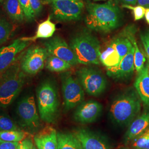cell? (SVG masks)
I'll use <instances>...</instances> for the list:
<instances>
[{"label": "cell", "mask_w": 149, "mask_h": 149, "mask_svg": "<svg viewBox=\"0 0 149 149\" xmlns=\"http://www.w3.org/2000/svg\"><path fill=\"white\" fill-rule=\"evenodd\" d=\"M86 9V25L90 30L109 33L117 29L122 24V13L113 0L102 4L88 3Z\"/></svg>", "instance_id": "cell-1"}, {"label": "cell", "mask_w": 149, "mask_h": 149, "mask_svg": "<svg viewBox=\"0 0 149 149\" xmlns=\"http://www.w3.org/2000/svg\"><path fill=\"white\" fill-rule=\"evenodd\" d=\"M141 109V99L136 90L124 91L117 96L111 105L109 114L112 120L119 125L130 124Z\"/></svg>", "instance_id": "cell-2"}, {"label": "cell", "mask_w": 149, "mask_h": 149, "mask_svg": "<svg viewBox=\"0 0 149 149\" xmlns=\"http://www.w3.org/2000/svg\"><path fill=\"white\" fill-rule=\"evenodd\" d=\"M22 56L18 57L15 62L0 75V107L10 106L20 93L24 85L26 74L22 70Z\"/></svg>", "instance_id": "cell-3"}, {"label": "cell", "mask_w": 149, "mask_h": 149, "mask_svg": "<svg viewBox=\"0 0 149 149\" xmlns=\"http://www.w3.org/2000/svg\"><path fill=\"white\" fill-rule=\"evenodd\" d=\"M69 45L79 64L90 65L100 63V44L88 30L84 29L75 34L70 40Z\"/></svg>", "instance_id": "cell-4"}, {"label": "cell", "mask_w": 149, "mask_h": 149, "mask_svg": "<svg viewBox=\"0 0 149 149\" xmlns=\"http://www.w3.org/2000/svg\"><path fill=\"white\" fill-rule=\"evenodd\" d=\"M38 112L44 122L54 123L58 115L59 96L56 87L50 80H46L39 86L37 93Z\"/></svg>", "instance_id": "cell-5"}, {"label": "cell", "mask_w": 149, "mask_h": 149, "mask_svg": "<svg viewBox=\"0 0 149 149\" xmlns=\"http://www.w3.org/2000/svg\"><path fill=\"white\" fill-rule=\"evenodd\" d=\"M77 76L84 90L91 96H100L106 89V78L98 70L84 67L77 71Z\"/></svg>", "instance_id": "cell-6"}, {"label": "cell", "mask_w": 149, "mask_h": 149, "mask_svg": "<svg viewBox=\"0 0 149 149\" xmlns=\"http://www.w3.org/2000/svg\"><path fill=\"white\" fill-rule=\"evenodd\" d=\"M52 15L59 22L79 21L81 18L84 4L82 0L52 1Z\"/></svg>", "instance_id": "cell-7"}, {"label": "cell", "mask_w": 149, "mask_h": 149, "mask_svg": "<svg viewBox=\"0 0 149 149\" xmlns=\"http://www.w3.org/2000/svg\"><path fill=\"white\" fill-rule=\"evenodd\" d=\"M16 111L22 127L31 132L37 129L40 119L33 95H27L21 98L17 104Z\"/></svg>", "instance_id": "cell-8"}, {"label": "cell", "mask_w": 149, "mask_h": 149, "mask_svg": "<svg viewBox=\"0 0 149 149\" xmlns=\"http://www.w3.org/2000/svg\"><path fill=\"white\" fill-rule=\"evenodd\" d=\"M62 91L64 107L66 111L77 107L82 103L85 98L84 90L77 79L69 74H65L62 78Z\"/></svg>", "instance_id": "cell-9"}, {"label": "cell", "mask_w": 149, "mask_h": 149, "mask_svg": "<svg viewBox=\"0 0 149 149\" xmlns=\"http://www.w3.org/2000/svg\"><path fill=\"white\" fill-rule=\"evenodd\" d=\"M49 55L45 48L36 46L29 48L22 57V70L26 74H37L44 68Z\"/></svg>", "instance_id": "cell-10"}, {"label": "cell", "mask_w": 149, "mask_h": 149, "mask_svg": "<svg viewBox=\"0 0 149 149\" xmlns=\"http://www.w3.org/2000/svg\"><path fill=\"white\" fill-rule=\"evenodd\" d=\"M44 46L49 55L62 59L71 66L79 64L74 52L62 38L55 36L50 38L44 43Z\"/></svg>", "instance_id": "cell-11"}, {"label": "cell", "mask_w": 149, "mask_h": 149, "mask_svg": "<svg viewBox=\"0 0 149 149\" xmlns=\"http://www.w3.org/2000/svg\"><path fill=\"white\" fill-rule=\"evenodd\" d=\"M31 42L17 39L10 45L0 48V75L3 74L18 58V55L21 53Z\"/></svg>", "instance_id": "cell-12"}, {"label": "cell", "mask_w": 149, "mask_h": 149, "mask_svg": "<svg viewBox=\"0 0 149 149\" xmlns=\"http://www.w3.org/2000/svg\"><path fill=\"white\" fill-rule=\"evenodd\" d=\"M103 107L95 101L83 102L79 105L74 112V119L81 123H91L100 116Z\"/></svg>", "instance_id": "cell-13"}, {"label": "cell", "mask_w": 149, "mask_h": 149, "mask_svg": "<svg viewBox=\"0 0 149 149\" xmlns=\"http://www.w3.org/2000/svg\"><path fill=\"white\" fill-rule=\"evenodd\" d=\"M73 134L84 149H112L106 139L85 129H77Z\"/></svg>", "instance_id": "cell-14"}, {"label": "cell", "mask_w": 149, "mask_h": 149, "mask_svg": "<svg viewBox=\"0 0 149 149\" xmlns=\"http://www.w3.org/2000/svg\"><path fill=\"white\" fill-rule=\"evenodd\" d=\"M134 69V49L133 47L118 66L107 68V74L116 80H125L132 75Z\"/></svg>", "instance_id": "cell-15"}, {"label": "cell", "mask_w": 149, "mask_h": 149, "mask_svg": "<svg viewBox=\"0 0 149 149\" xmlns=\"http://www.w3.org/2000/svg\"><path fill=\"white\" fill-rule=\"evenodd\" d=\"M58 133L54 128L47 126L34 136V142L38 149H58Z\"/></svg>", "instance_id": "cell-16"}, {"label": "cell", "mask_w": 149, "mask_h": 149, "mask_svg": "<svg viewBox=\"0 0 149 149\" xmlns=\"http://www.w3.org/2000/svg\"><path fill=\"white\" fill-rule=\"evenodd\" d=\"M134 87L141 101L145 106L149 107V76L148 72V64L139 72L134 83Z\"/></svg>", "instance_id": "cell-17"}, {"label": "cell", "mask_w": 149, "mask_h": 149, "mask_svg": "<svg viewBox=\"0 0 149 149\" xmlns=\"http://www.w3.org/2000/svg\"><path fill=\"white\" fill-rule=\"evenodd\" d=\"M149 128V111L134 119L125 134V140L132 141Z\"/></svg>", "instance_id": "cell-18"}, {"label": "cell", "mask_w": 149, "mask_h": 149, "mask_svg": "<svg viewBox=\"0 0 149 149\" xmlns=\"http://www.w3.org/2000/svg\"><path fill=\"white\" fill-rule=\"evenodd\" d=\"M55 30V24L51 21L50 17L49 16L48 18L45 21L43 22L38 25L35 36L31 37L21 38L23 40L30 42L35 41L38 39H47L52 37L53 36Z\"/></svg>", "instance_id": "cell-19"}, {"label": "cell", "mask_w": 149, "mask_h": 149, "mask_svg": "<svg viewBox=\"0 0 149 149\" xmlns=\"http://www.w3.org/2000/svg\"><path fill=\"white\" fill-rule=\"evenodd\" d=\"M133 28L129 27L124 31V33L127 37L132 43L133 47L134 49V65L135 69L137 72H139L144 68V63L145 61V58L143 54L142 53L139 49L136 41L134 37V32Z\"/></svg>", "instance_id": "cell-20"}, {"label": "cell", "mask_w": 149, "mask_h": 149, "mask_svg": "<svg viewBox=\"0 0 149 149\" xmlns=\"http://www.w3.org/2000/svg\"><path fill=\"white\" fill-rule=\"evenodd\" d=\"M4 8L13 21L21 22L25 18L19 0H4Z\"/></svg>", "instance_id": "cell-21"}, {"label": "cell", "mask_w": 149, "mask_h": 149, "mask_svg": "<svg viewBox=\"0 0 149 149\" xmlns=\"http://www.w3.org/2000/svg\"><path fill=\"white\" fill-rule=\"evenodd\" d=\"M100 61L107 68H109L118 66L120 62V59L116 49L110 44L101 53Z\"/></svg>", "instance_id": "cell-22"}, {"label": "cell", "mask_w": 149, "mask_h": 149, "mask_svg": "<svg viewBox=\"0 0 149 149\" xmlns=\"http://www.w3.org/2000/svg\"><path fill=\"white\" fill-rule=\"evenodd\" d=\"M58 149H84L79 140L72 133H58Z\"/></svg>", "instance_id": "cell-23"}, {"label": "cell", "mask_w": 149, "mask_h": 149, "mask_svg": "<svg viewBox=\"0 0 149 149\" xmlns=\"http://www.w3.org/2000/svg\"><path fill=\"white\" fill-rule=\"evenodd\" d=\"M111 44H112L117 51L118 53L120 56V61L133 48L132 43H131L130 40L125 33L124 34V36L114 39Z\"/></svg>", "instance_id": "cell-24"}, {"label": "cell", "mask_w": 149, "mask_h": 149, "mask_svg": "<svg viewBox=\"0 0 149 149\" xmlns=\"http://www.w3.org/2000/svg\"><path fill=\"white\" fill-rule=\"evenodd\" d=\"M45 67L47 69L53 72H63L69 69L71 65L62 59L49 55L45 62Z\"/></svg>", "instance_id": "cell-25"}, {"label": "cell", "mask_w": 149, "mask_h": 149, "mask_svg": "<svg viewBox=\"0 0 149 149\" xmlns=\"http://www.w3.org/2000/svg\"><path fill=\"white\" fill-rule=\"evenodd\" d=\"M27 135V132L21 130L0 131V139L7 142H20L26 138Z\"/></svg>", "instance_id": "cell-26"}, {"label": "cell", "mask_w": 149, "mask_h": 149, "mask_svg": "<svg viewBox=\"0 0 149 149\" xmlns=\"http://www.w3.org/2000/svg\"><path fill=\"white\" fill-rule=\"evenodd\" d=\"M134 149H149V128L132 140Z\"/></svg>", "instance_id": "cell-27"}, {"label": "cell", "mask_w": 149, "mask_h": 149, "mask_svg": "<svg viewBox=\"0 0 149 149\" xmlns=\"http://www.w3.org/2000/svg\"><path fill=\"white\" fill-rule=\"evenodd\" d=\"M20 130L11 118L4 112H0V131Z\"/></svg>", "instance_id": "cell-28"}, {"label": "cell", "mask_w": 149, "mask_h": 149, "mask_svg": "<svg viewBox=\"0 0 149 149\" xmlns=\"http://www.w3.org/2000/svg\"><path fill=\"white\" fill-rule=\"evenodd\" d=\"M12 26L6 19L0 18V44L6 42L11 34Z\"/></svg>", "instance_id": "cell-29"}, {"label": "cell", "mask_w": 149, "mask_h": 149, "mask_svg": "<svg viewBox=\"0 0 149 149\" xmlns=\"http://www.w3.org/2000/svg\"><path fill=\"white\" fill-rule=\"evenodd\" d=\"M19 2L24 12L25 19L29 21H33L35 17V15L32 10L30 0H19Z\"/></svg>", "instance_id": "cell-30"}, {"label": "cell", "mask_w": 149, "mask_h": 149, "mask_svg": "<svg viewBox=\"0 0 149 149\" xmlns=\"http://www.w3.org/2000/svg\"><path fill=\"white\" fill-rule=\"evenodd\" d=\"M122 6L124 8L130 9L132 11H133L135 21H139L142 19L145 16L146 8L145 7H144L142 6H132L128 5H123Z\"/></svg>", "instance_id": "cell-31"}, {"label": "cell", "mask_w": 149, "mask_h": 149, "mask_svg": "<svg viewBox=\"0 0 149 149\" xmlns=\"http://www.w3.org/2000/svg\"><path fill=\"white\" fill-rule=\"evenodd\" d=\"M140 38L145 52L149 59V28L140 33Z\"/></svg>", "instance_id": "cell-32"}, {"label": "cell", "mask_w": 149, "mask_h": 149, "mask_svg": "<svg viewBox=\"0 0 149 149\" xmlns=\"http://www.w3.org/2000/svg\"><path fill=\"white\" fill-rule=\"evenodd\" d=\"M16 149H36V148L32 139L26 138L19 142Z\"/></svg>", "instance_id": "cell-33"}, {"label": "cell", "mask_w": 149, "mask_h": 149, "mask_svg": "<svg viewBox=\"0 0 149 149\" xmlns=\"http://www.w3.org/2000/svg\"><path fill=\"white\" fill-rule=\"evenodd\" d=\"M31 6L35 16L39 15L42 10V4L40 0H30Z\"/></svg>", "instance_id": "cell-34"}, {"label": "cell", "mask_w": 149, "mask_h": 149, "mask_svg": "<svg viewBox=\"0 0 149 149\" xmlns=\"http://www.w3.org/2000/svg\"><path fill=\"white\" fill-rule=\"evenodd\" d=\"M19 142H7L0 139V149H16Z\"/></svg>", "instance_id": "cell-35"}, {"label": "cell", "mask_w": 149, "mask_h": 149, "mask_svg": "<svg viewBox=\"0 0 149 149\" xmlns=\"http://www.w3.org/2000/svg\"><path fill=\"white\" fill-rule=\"evenodd\" d=\"M123 3V5H135L137 3V0H118Z\"/></svg>", "instance_id": "cell-36"}, {"label": "cell", "mask_w": 149, "mask_h": 149, "mask_svg": "<svg viewBox=\"0 0 149 149\" xmlns=\"http://www.w3.org/2000/svg\"><path fill=\"white\" fill-rule=\"evenodd\" d=\"M137 3H138L139 5L149 8V0H137Z\"/></svg>", "instance_id": "cell-37"}, {"label": "cell", "mask_w": 149, "mask_h": 149, "mask_svg": "<svg viewBox=\"0 0 149 149\" xmlns=\"http://www.w3.org/2000/svg\"><path fill=\"white\" fill-rule=\"evenodd\" d=\"M145 17L147 23L149 24V8H146L145 13Z\"/></svg>", "instance_id": "cell-38"}, {"label": "cell", "mask_w": 149, "mask_h": 149, "mask_svg": "<svg viewBox=\"0 0 149 149\" xmlns=\"http://www.w3.org/2000/svg\"><path fill=\"white\" fill-rule=\"evenodd\" d=\"M148 74L149 76V63H148Z\"/></svg>", "instance_id": "cell-39"}, {"label": "cell", "mask_w": 149, "mask_h": 149, "mask_svg": "<svg viewBox=\"0 0 149 149\" xmlns=\"http://www.w3.org/2000/svg\"><path fill=\"white\" fill-rule=\"evenodd\" d=\"M128 149L127 148H120V149Z\"/></svg>", "instance_id": "cell-40"}, {"label": "cell", "mask_w": 149, "mask_h": 149, "mask_svg": "<svg viewBox=\"0 0 149 149\" xmlns=\"http://www.w3.org/2000/svg\"><path fill=\"white\" fill-rule=\"evenodd\" d=\"M3 1H4V0H0V3L2 2H3Z\"/></svg>", "instance_id": "cell-41"}, {"label": "cell", "mask_w": 149, "mask_h": 149, "mask_svg": "<svg viewBox=\"0 0 149 149\" xmlns=\"http://www.w3.org/2000/svg\"><path fill=\"white\" fill-rule=\"evenodd\" d=\"M49 1H50L51 2V1H56V0H49Z\"/></svg>", "instance_id": "cell-42"}, {"label": "cell", "mask_w": 149, "mask_h": 149, "mask_svg": "<svg viewBox=\"0 0 149 149\" xmlns=\"http://www.w3.org/2000/svg\"><path fill=\"white\" fill-rule=\"evenodd\" d=\"M97 1H102V0H97ZM102 1H103V0H102Z\"/></svg>", "instance_id": "cell-43"}]
</instances>
